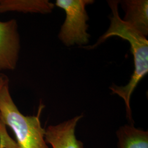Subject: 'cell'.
<instances>
[{
	"label": "cell",
	"instance_id": "1",
	"mask_svg": "<svg viewBox=\"0 0 148 148\" xmlns=\"http://www.w3.org/2000/svg\"><path fill=\"white\" fill-rule=\"evenodd\" d=\"M108 2L111 10L110 27L95 44L87 48L88 49L94 48L108 38L113 36L120 37L130 43L134 58V73L127 85L124 86L112 85L110 88L112 94L120 96L125 101L127 117L132 123L130 100L131 95L140 81L148 74V41L146 36L121 18L118 10L120 1H108Z\"/></svg>",
	"mask_w": 148,
	"mask_h": 148
},
{
	"label": "cell",
	"instance_id": "7",
	"mask_svg": "<svg viewBox=\"0 0 148 148\" xmlns=\"http://www.w3.org/2000/svg\"><path fill=\"white\" fill-rule=\"evenodd\" d=\"M54 7L48 0H0V13L7 12L46 14Z\"/></svg>",
	"mask_w": 148,
	"mask_h": 148
},
{
	"label": "cell",
	"instance_id": "5",
	"mask_svg": "<svg viewBox=\"0 0 148 148\" xmlns=\"http://www.w3.org/2000/svg\"><path fill=\"white\" fill-rule=\"evenodd\" d=\"M83 117L75 116L46 129L45 139L52 148H85L84 144L76 136L77 125Z\"/></svg>",
	"mask_w": 148,
	"mask_h": 148
},
{
	"label": "cell",
	"instance_id": "3",
	"mask_svg": "<svg viewBox=\"0 0 148 148\" xmlns=\"http://www.w3.org/2000/svg\"><path fill=\"white\" fill-rule=\"evenodd\" d=\"M94 2L93 0H57L55 5L64 10L66 18L61 27L59 38L66 46L77 44L83 45L89 42L87 33L88 16L86 6Z\"/></svg>",
	"mask_w": 148,
	"mask_h": 148
},
{
	"label": "cell",
	"instance_id": "2",
	"mask_svg": "<svg viewBox=\"0 0 148 148\" xmlns=\"http://www.w3.org/2000/svg\"><path fill=\"white\" fill-rule=\"evenodd\" d=\"M43 108L41 104L36 115L23 114L12 98L9 81L5 76L0 87L1 119L14 134L18 148H49L45 139L46 129L40 120Z\"/></svg>",
	"mask_w": 148,
	"mask_h": 148
},
{
	"label": "cell",
	"instance_id": "8",
	"mask_svg": "<svg viewBox=\"0 0 148 148\" xmlns=\"http://www.w3.org/2000/svg\"><path fill=\"white\" fill-rule=\"evenodd\" d=\"M118 148H148V132L125 125L117 131Z\"/></svg>",
	"mask_w": 148,
	"mask_h": 148
},
{
	"label": "cell",
	"instance_id": "6",
	"mask_svg": "<svg viewBox=\"0 0 148 148\" xmlns=\"http://www.w3.org/2000/svg\"><path fill=\"white\" fill-rule=\"evenodd\" d=\"M125 12L124 19L145 36L148 35V0L120 1Z\"/></svg>",
	"mask_w": 148,
	"mask_h": 148
},
{
	"label": "cell",
	"instance_id": "4",
	"mask_svg": "<svg viewBox=\"0 0 148 148\" xmlns=\"http://www.w3.org/2000/svg\"><path fill=\"white\" fill-rule=\"evenodd\" d=\"M20 48V37L16 20L0 21V71L15 69Z\"/></svg>",
	"mask_w": 148,
	"mask_h": 148
},
{
	"label": "cell",
	"instance_id": "9",
	"mask_svg": "<svg viewBox=\"0 0 148 148\" xmlns=\"http://www.w3.org/2000/svg\"><path fill=\"white\" fill-rule=\"evenodd\" d=\"M0 148H19L8 135L5 124L0 119Z\"/></svg>",
	"mask_w": 148,
	"mask_h": 148
},
{
	"label": "cell",
	"instance_id": "10",
	"mask_svg": "<svg viewBox=\"0 0 148 148\" xmlns=\"http://www.w3.org/2000/svg\"><path fill=\"white\" fill-rule=\"evenodd\" d=\"M5 75H4L3 74H0V87H1V86L2 85L3 80H4L5 78ZM0 119H1V115H0Z\"/></svg>",
	"mask_w": 148,
	"mask_h": 148
}]
</instances>
